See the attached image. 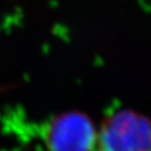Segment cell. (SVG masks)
Segmentation results:
<instances>
[{
	"label": "cell",
	"instance_id": "6da1fadb",
	"mask_svg": "<svg viewBox=\"0 0 151 151\" xmlns=\"http://www.w3.org/2000/svg\"><path fill=\"white\" fill-rule=\"evenodd\" d=\"M94 151H151V122L128 111L112 114L101 125Z\"/></svg>",
	"mask_w": 151,
	"mask_h": 151
}]
</instances>
